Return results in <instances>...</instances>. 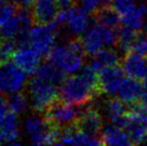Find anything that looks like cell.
Here are the masks:
<instances>
[{
  "label": "cell",
  "mask_w": 147,
  "mask_h": 146,
  "mask_svg": "<svg viewBox=\"0 0 147 146\" xmlns=\"http://www.w3.org/2000/svg\"><path fill=\"white\" fill-rule=\"evenodd\" d=\"M31 143H32V146H63L59 139L58 129L53 128V127L46 136L39 140L32 141Z\"/></svg>",
  "instance_id": "obj_29"
},
{
  "label": "cell",
  "mask_w": 147,
  "mask_h": 146,
  "mask_svg": "<svg viewBox=\"0 0 147 146\" xmlns=\"http://www.w3.org/2000/svg\"><path fill=\"white\" fill-rule=\"evenodd\" d=\"M111 5L118 11L120 15L129 11L135 4L132 0H111Z\"/></svg>",
  "instance_id": "obj_32"
},
{
  "label": "cell",
  "mask_w": 147,
  "mask_h": 146,
  "mask_svg": "<svg viewBox=\"0 0 147 146\" xmlns=\"http://www.w3.org/2000/svg\"><path fill=\"white\" fill-rule=\"evenodd\" d=\"M131 52L147 58V33H138L132 45Z\"/></svg>",
  "instance_id": "obj_30"
},
{
  "label": "cell",
  "mask_w": 147,
  "mask_h": 146,
  "mask_svg": "<svg viewBox=\"0 0 147 146\" xmlns=\"http://www.w3.org/2000/svg\"><path fill=\"white\" fill-rule=\"evenodd\" d=\"M10 1H11L14 5H18V6H20V7L27 8V7H29V6L33 5L36 0H10Z\"/></svg>",
  "instance_id": "obj_36"
},
{
  "label": "cell",
  "mask_w": 147,
  "mask_h": 146,
  "mask_svg": "<svg viewBox=\"0 0 147 146\" xmlns=\"http://www.w3.org/2000/svg\"><path fill=\"white\" fill-rule=\"evenodd\" d=\"M117 40L118 32L116 28L107 27L99 23L90 26L81 38L86 54L89 55H95L102 50L104 46L117 44Z\"/></svg>",
  "instance_id": "obj_4"
},
{
  "label": "cell",
  "mask_w": 147,
  "mask_h": 146,
  "mask_svg": "<svg viewBox=\"0 0 147 146\" xmlns=\"http://www.w3.org/2000/svg\"><path fill=\"white\" fill-rule=\"evenodd\" d=\"M102 140L95 136H88L79 146H103Z\"/></svg>",
  "instance_id": "obj_34"
},
{
  "label": "cell",
  "mask_w": 147,
  "mask_h": 146,
  "mask_svg": "<svg viewBox=\"0 0 147 146\" xmlns=\"http://www.w3.org/2000/svg\"><path fill=\"white\" fill-rule=\"evenodd\" d=\"M138 35L137 30L124 26L119 32H118V40L117 45L120 50L127 53L131 51L132 45Z\"/></svg>",
  "instance_id": "obj_26"
},
{
  "label": "cell",
  "mask_w": 147,
  "mask_h": 146,
  "mask_svg": "<svg viewBox=\"0 0 147 146\" xmlns=\"http://www.w3.org/2000/svg\"><path fill=\"white\" fill-rule=\"evenodd\" d=\"M122 69L128 77L144 79L147 75V58L131 51L125 53L122 59Z\"/></svg>",
  "instance_id": "obj_15"
},
{
  "label": "cell",
  "mask_w": 147,
  "mask_h": 146,
  "mask_svg": "<svg viewBox=\"0 0 147 146\" xmlns=\"http://www.w3.org/2000/svg\"><path fill=\"white\" fill-rule=\"evenodd\" d=\"M89 136L77 127V125L63 128L59 131V139L63 146H79Z\"/></svg>",
  "instance_id": "obj_24"
},
{
  "label": "cell",
  "mask_w": 147,
  "mask_h": 146,
  "mask_svg": "<svg viewBox=\"0 0 147 146\" xmlns=\"http://www.w3.org/2000/svg\"><path fill=\"white\" fill-rule=\"evenodd\" d=\"M85 53L82 41L73 39L65 44L55 46L48 54V61L62 73L73 75L83 67Z\"/></svg>",
  "instance_id": "obj_2"
},
{
  "label": "cell",
  "mask_w": 147,
  "mask_h": 146,
  "mask_svg": "<svg viewBox=\"0 0 147 146\" xmlns=\"http://www.w3.org/2000/svg\"><path fill=\"white\" fill-rule=\"evenodd\" d=\"M80 3L87 12H95L102 6L111 4V0H80Z\"/></svg>",
  "instance_id": "obj_31"
},
{
  "label": "cell",
  "mask_w": 147,
  "mask_h": 146,
  "mask_svg": "<svg viewBox=\"0 0 147 146\" xmlns=\"http://www.w3.org/2000/svg\"><path fill=\"white\" fill-rule=\"evenodd\" d=\"M89 12L82 7L72 6L68 9L59 10L55 20L52 22L57 29L65 27L72 35H81L90 27Z\"/></svg>",
  "instance_id": "obj_7"
},
{
  "label": "cell",
  "mask_w": 147,
  "mask_h": 146,
  "mask_svg": "<svg viewBox=\"0 0 147 146\" xmlns=\"http://www.w3.org/2000/svg\"><path fill=\"white\" fill-rule=\"evenodd\" d=\"M8 105L9 110L16 115L22 114L25 112L28 107V99L23 93L21 92H16L10 95L8 98Z\"/></svg>",
  "instance_id": "obj_27"
},
{
  "label": "cell",
  "mask_w": 147,
  "mask_h": 146,
  "mask_svg": "<svg viewBox=\"0 0 147 146\" xmlns=\"http://www.w3.org/2000/svg\"><path fill=\"white\" fill-rule=\"evenodd\" d=\"M41 55L27 43H22L13 55V62L27 74H33L41 65Z\"/></svg>",
  "instance_id": "obj_11"
},
{
  "label": "cell",
  "mask_w": 147,
  "mask_h": 146,
  "mask_svg": "<svg viewBox=\"0 0 147 146\" xmlns=\"http://www.w3.org/2000/svg\"><path fill=\"white\" fill-rule=\"evenodd\" d=\"M144 85L135 78L128 77L124 79L118 90V98L124 103L134 104L140 101L144 94Z\"/></svg>",
  "instance_id": "obj_16"
},
{
  "label": "cell",
  "mask_w": 147,
  "mask_h": 146,
  "mask_svg": "<svg viewBox=\"0 0 147 146\" xmlns=\"http://www.w3.org/2000/svg\"><path fill=\"white\" fill-rule=\"evenodd\" d=\"M23 126L26 134L30 137L31 142L43 138L52 129L45 118H41L36 115H30L26 117Z\"/></svg>",
  "instance_id": "obj_18"
},
{
  "label": "cell",
  "mask_w": 147,
  "mask_h": 146,
  "mask_svg": "<svg viewBox=\"0 0 147 146\" xmlns=\"http://www.w3.org/2000/svg\"><path fill=\"white\" fill-rule=\"evenodd\" d=\"M140 105H141L144 109L147 110V92H144L143 96H142V98L140 99Z\"/></svg>",
  "instance_id": "obj_37"
},
{
  "label": "cell",
  "mask_w": 147,
  "mask_h": 146,
  "mask_svg": "<svg viewBox=\"0 0 147 146\" xmlns=\"http://www.w3.org/2000/svg\"><path fill=\"white\" fill-rule=\"evenodd\" d=\"M29 100L35 111L42 112L51 106L59 95L58 85L42 77L34 75L28 84Z\"/></svg>",
  "instance_id": "obj_3"
},
{
  "label": "cell",
  "mask_w": 147,
  "mask_h": 146,
  "mask_svg": "<svg viewBox=\"0 0 147 146\" xmlns=\"http://www.w3.org/2000/svg\"><path fill=\"white\" fill-rule=\"evenodd\" d=\"M8 111H10L8 100H6V98L0 94V122L8 115Z\"/></svg>",
  "instance_id": "obj_33"
},
{
  "label": "cell",
  "mask_w": 147,
  "mask_h": 146,
  "mask_svg": "<svg viewBox=\"0 0 147 146\" xmlns=\"http://www.w3.org/2000/svg\"><path fill=\"white\" fill-rule=\"evenodd\" d=\"M98 73L87 66L79 74H73L60 84L62 100L75 105H83L100 94Z\"/></svg>",
  "instance_id": "obj_1"
},
{
  "label": "cell",
  "mask_w": 147,
  "mask_h": 146,
  "mask_svg": "<svg viewBox=\"0 0 147 146\" xmlns=\"http://www.w3.org/2000/svg\"><path fill=\"white\" fill-rule=\"evenodd\" d=\"M16 51L14 40L5 39L0 40V66L9 62Z\"/></svg>",
  "instance_id": "obj_28"
},
{
  "label": "cell",
  "mask_w": 147,
  "mask_h": 146,
  "mask_svg": "<svg viewBox=\"0 0 147 146\" xmlns=\"http://www.w3.org/2000/svg\"><path fill=\"white\" fill-rule=\"evenodd\" d=\"M124 71L118 65L106 67L98 72V83L100 91L108 95L117 93L124 81Z\"/></svg>",
  "instance_id": "obj_12"
},
{
  "label": "cell",
  "mask_w": 147,
  "mask_h": 146,
  "mask_svg": "<svg viewBox=\"0 0 147 146\" xmlns=\"http://www.w3.org/2000/svg\"><path fill=\"white\" fill-rule=\"evenodd\" d=\"M82 111L75 104L55 101L45 110L44 118L53 128H66L77 123Z\"/></svg>",
  "instance_id": "obj_6"
},
{
  "label": "cell",
  "mask_w": 147,
  "mask_h": 146,
  "mask_svg": "<svg viewBox=\"0 0 147 146\" xmlns=\"http://www.w3.org/2000/svg\"><path fill=\"white\" fill-rule=\"evenodd\" d=\"M129 134L134 145H139L147 140V110L141 105L133 106L127 113L123 127Z\"/></svg>",
  "instance_id": "obj_10"
},
{
  "label": "cell",
  "mask_w": 147,
  "mask_h": 146,
  "mask_svg": "<svg viewBox=\"0 0 147 146\" xmlns=\"http://www.w3.org/2000/svg\"><path fill=\"white\" fill-rule=\"evenodd\" d=\"M119 56L115 50L111 48H103L95 55H93V58L89 62L88 66L97 73L106 67L115 66L118 64Z\"/></svg>",
  "instance_id": "obj_22"
},
{
  "label": "cell",
  "mask_w": 147,
  "mask_h": 146,
  "mask_svg": "<svg viewBox=\"0 0 147 146\" xmlns=\"http://www.w3.org/2000/svg\"><path fill=\"white\" fill-rule=\"evenodd\" d=\"M95 13V20L97 23L107 27L117 28L119 22L121 21V17L118 11L111 4H107L99 8Z\"/></svg>",
  "instance_id": "obj_23"
},
{
  "label": "cell",
  "mask_w": 147,
  "mask_h": 146,
  "mask_svg": "<svg viewBox=\"0 0 147 146\" xmlns=\"http://www.w3.org/2000/svg\"><path fill=\"white\" fill-rule=\"evenodd\" d=\"M6 2H7V0H0V7L3 6V5H5V4H7Z\"/></svg>",
  "instance_id": "obj_39"
},
{
  "label": "cell",
  "mask_w": 147,
  "mask_h": 146,
  "mask_svg": "<svg viewBox=\"0 0 147 146\" xmlns=\"http://www.w3.org/2000/svg\"><path fill=\"white\" fill-rule=\"evenodd\" d=\"M58 29L53 23L38 24L31 27L26 36L25 42L34 48L41 56H45L55 47Z\"/></svg>",
  "instance_id": "obj_8"
},
{
  "label": "cell",
  "mask_w": 147,
  "mask_h": 146,
  "mask_svg": "<svg viewBox=\"0 0 147 146\" xmlns=\"http://www.w3.org/2000/svg\"><path fill=\"white\" fill-rule=\"evenodd\" d=\"M20 136V124L17 115L8 113V115L0 122V144L16 141Z\"/></svg>",
  "instance_id": "obj_19"
},
{
  "label": "cell",
  "mask_w": 147,
  "mask_h": 146,
  "mask_svg": "<svg viewBox=\"0 0 147 146\" xmlns=\"http://www.w3.org/2000/svg\"><path fill=\"white\" fill-rule=\"evenodd\" d=\"M102 140L104 146H133L129 134L123 127L116 124L107 125L102 130Z\"/></svg>",
  "instance_id": "obj_17"
},
{
  "label": "cell",
  "mask_w": 147,
  "mask_h": 146,
  "mask_svg": "<svg viewBox=\"0 0 147 146\" xmlns=\"http://www.w3.org/2000/svg\"><path fill=\"white\" fill-rule=\"evenodd\" d=\"M27 73L15 63L7 62L0 66V93L13 94L20 92L26 85Z\"/></svg>",
  "instance_id": "obj_9"
},
{
  "label": "cell",
  "mask_w": 147,
  "mask_h": 146,
  "mask_svg": "<svg viewBox=\"0 0 147 146\" xmlns=\"http://www.w3.org/2000/svg\"><path fill=\"white\" fill-rule=\"evenodd\" d=\"M144 87H145V89L147 90V75L145 76V78H144V83H143Z\"/></svg>",
  "instance_id": "obj_40"
},
{
  "label": "cell",
  "mask_w": 147,
  "mask_h": 146,
  "mask_svg": "<svg viewBox=\"0 0 147 146\" xmlns=\"http://www.w3.org/2000/svg\"><path fill=\"white\" fill-rule=\"evenodd\" d=\"M6 146H24L22 144H20V143L16 142V141H14V142H10V143H7Z\"/></svg>",
  "instance_id": "obj_38"
},
{
  "label": "cell",
  "mask_w": 147,
  "mask_h": 146,
  "mask_svg": "<svg viewBox=\"0 0 147 146\" xmlns=\"http://www.w3.org/2000/svg\"><path fill=\"white\" fill-rule=\"evenodd\" d=\"M57 4H58L59 10H63V9H68V8L74 6V1L75 0H56Z\"/></svg>",
  "instance_id": "obj_35"
},
{
  "label": "cell",
  "mask_w": 147,
  "mask_h": 146,
  "mask_svg": "<svg viewBox=\"0 0 147 146\" xmlns=\"http://www.w3.org/2000/svg\"><path fill=\"white\" fill-rule=\"evenodd\" d=\"M104 112L107 118L114 124L124 127L127 119L128 110L126 109L125 103L119 98H111L107 100L104 105Z\"/></svg>",
  "instance_id": "obj_20"
},
{
  "label": "cell",
  "mask_w": 147,
  "mask_h": 146,
  "mask_svg": "<svg viewBox=\"0 0 147 146\" xmlns=\"http://www.w3.org/2000/svg\"><path fill=\"white\" fill-rule=\"evenodd\" d=\"M32 6L33 19L38 24L52 23L59 12L56 0H36Z\"/></svg>",
  "instance_id": "obj_14"
},
{
  "label": "cell",
  "mask_w": 147,
  "mask_h": 146,
  "mask_svg": "<svg viewBox=\"0 0 147 146\" xmlns=\"http://www.w3.org/2000/svg\"><path fill=\"white\" fill-rule=\"evenodd\" d=\"M35 75L42 77L44 79L49 80V81L59 85V84H61L63 82L65 74L62 73L58 68H56L51 63H46V64L40 65V67L35 72Z\"/></svg>",
  "instance_id": "obj_25"
},
{
  "label": "cell",
  "mask_w": 147,
  "mask_h": 146,
  "mask_svg": "<svg viewBox=\"0 0 147 146\" xmlns=\"http://www.w3.org/2000/svg\"><path fill=\"white\" fill-rule=\"evenodd\" d=\"M121 22L126 27L139 30L143 27L147 17V4L140 3L139 5H134L129 11L120 15Z\"/></svg>",
  "instance_id": "obj_21"
},
{
  "label": "cell",
  "mask_w": 147,
  "mask_h": 146,
  "mask_svg": "<svg viewBox=\"0 0 147 146\" xmlns=\"http://www.w3.org/2000/svg\"><path fill=\"white\" fill-rule=\"evenodd\" d=\"M32 12L27 8L20 7L15 14L0 24V35L5 39L25 42L26 36L32 27Z\"/></svg>",
  "instance_id": "obj_5"
},
{
  "label": "cell",
  "mask_w": 147,
  "mask_h": 146,
  "mask_svg": "<svg viewBox=\"0 0 147 146\" xmlns=\"http://www.w3.org/2000/svg\"><path fill=\"white\" fill-rule=\"evenodd\" d=\"M76 125L89 136H96L103 130L102 115L94 108H87L82 111Z\"/></svg>",
  "instance_id": "obj_13"
}]
</instances>
